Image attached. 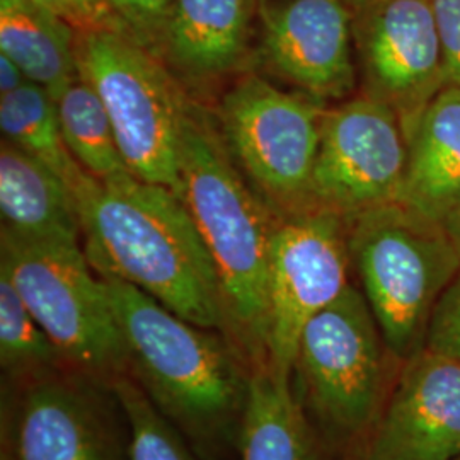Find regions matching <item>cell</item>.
<instances>
[{"mask_svg": "<svg viewBox=\"0 0 460 460\" xmlns=\"http://www.w3.org/2000/svg\"><path fill=\"white\" fill-rule=\"evenodd\" d=\"M70 188L84 252L101 279L133 285L182 319L226 334L212 256L174 190L132 172L98 180L84 169Z\"/></svg>", "mask_w": 460, "mask_h": 460, "instance_id": "obj_1", "label": "cell"}, {"mask_svg": "<svg viewBox=\"0 0 460 460\" xmlns=\"http://www.w3.org/2000/svg\"><path fill=\"white\" fill-rule=\"evenodd\" d=\"M130 377L205 459L237 444L252 370L229 338L197 326L125 281L102 279Z\"/></svg>", "mask_w": 460, "mask_h": 460, "instance_id": "obj_2", "label": "cell"}, {"mask_svg": "<svg viewBox=\"0 0 460 460\" xmlns=\"http://www.w3.org/2000/svg\"><path fill=\"white\" fill-rule=\"evenodd\" d=\"M220 283L226 336L251 370L270 365L268 260L279 215L230 157L214 113L190 96L182 121L180 188Z\"/></svg>", "mask_w": 460, "mask_h": 460, "instance_id": "obj_3", "label": "cell"}, {"mask_svg": "<svg viewBox=\"0 0 460 460\" xmlns=\"http://www.w3.org/2000/svg\"><path fill=\"white\" fill-rule=\"evenodd\" d=\"M401 365L362 290L351 283L307 323L296 345L290 385L331 457L362 459Z\"/></svg>", "mask_w": 460, "mask_h": 460, "instance_id": "obj_4", "label": "cell"}, {"mask_svg": "<svg viewBox=\"0 0 460 460\" xmlns=\"http://www.w3.org/2000/svg\"><path fill=\"white\" fill-rule=\"evenodd\" d=\"M351 266L395 358L425 349L431 314L460 273V249L444 222L387 203L346 220Z\"/></svg>", "mask_w": 460, "mask_h": 460, "instance_id": "obj_5", "label": "cell"}, {"mask_svg": "<svg viewBox=\"0 0 460 460\" xmlns=\"http://www.w3.org/2000/svg\"><path fill=\"white\" fill-rule=\"evenodd\" d=\"M0 273L11 279L72 370L106 384L130 376L123 332L83 243L2 229Z\"/></svg>", "mask_w": 460, "mask_h": 460, "instance_id": "obj_6", "label": "cell"}, {"mask_svg": "<svg viewBox=\"0 0 460 460\" xmlns=\"http://www.w3.org/2000/svg\"><path fill=\"white\" fill-rule=\"evenodd\" d=\"M75 60L106 108L128 171L178 191L190 99L181 84L154 51L119 30L77 31Z\"/></svg>", "mask_w": 460, "mask_h": 460, "instance_id": "obj_7", "label": "cell"}, {"mask_svg": "<svg viewBox=\"0 0 460 460\" xmlns=\"http://www.w3.org/2000/svg\"><path fill=\"white\" fill-rule=\"evenodd\" d=\"M328 104L239 74L215 110L220 137L252 190L279 215L311 205L314 165Z\"/></svg>", "mask_w": 460, "mask_h": 460, "instance_id": "obj_8", "label": "cell"}, {"mask_svg": "<svg viewBox=\"0 0 460 460\" xmlns=\"http://www.w3.org/2000/svg\"><path fill=\"white\" fill-rule=\"evenodd\" d=\"M348 226L340 215L305 208L279 215L268 260L270 365L290 382L300 334L349 285Z\"/></svg>", "mask_w": 460, "mask_h": 460, "instance_id": "obj_9", "label": "cell"}, {"mask_svg": "<svg viewBox=\"0 0 460 460\" xmlns=\"http://www.w3.org/2000/svg\"><path fill=\"white\" fill-rule=\"evenodd\" d=\"M408 144L393 108L367 94L328 106L314 165L311 205L345 220L401 201Z\"/></svg>", "mask_w": 460, "mask_h": 460, "instance_id": "obj_10", "label": "cell"}, {"mask_svg": "<svg viewBox=\"0 0 460 460\" xmlns=\"http://www.w3.org/2000/svg\"><path fill=\"white\" fill-rule=\"evenodd\" d=\"M17 389L7 431L17 460H132L128 416L111 384L68 368Z\"/></svg>", "mask_w": 460, "mask_h": 460, "instance_id": "obj_11", "label": "cell"}, {"mask_svg": "<svg viewBox=\"0 0 460 460\" xmlns=\"http://www.w3.org/2000/svg\"><path fill=\"white\" fill-rule=\"evenodd\" d=\"M353 34L362 93L393 108L402 128L445 89L433 0H363Z\"/></svg>", "mask_w": 460, "mask_h": 460, "instance_id": "obj_12", "label": "cell"}, {"mask_svg": "<svg viewBox=\"0 0 460 460\" xmlns=\"http://www.w3.org/2000/svg\"><path fill=\"white\" fill-rule=\"evenodd\" d=\"M345 0H285L263 11L264 68L324 104L351 98L358 81Z\"/></svg>", "mask_w": 460, "mask_h": 460, "instance_id": "obj_13", "label": "cell"}, {"mask_svg": "<svg viewBox=\"0 0 460 460\" xmlns=\"http://www.w3.org/2000/svg\"><path fill=\"white\" fill-rule=\"evenodd\" d=\"M460 456V363L421 349L401 365L360 460Z\"/></svg>", "mask_w": 460, "mask_h": 460, "instance_id": "obj_14", "label": "cell"}, {"mask_svg": "<svg viewBox=\"0 0 460 460\" xmlns=\"http://www.w3.org/2000/svg\"><path fill=\"white\" fill-rule=\"evenodd\" d=\"M254 0H172L154 53L186 93L246 66Z\"/></svg>", "mask_w": 460, "mask_h": 460, "instance_id": "obj_15", "label": "cell"}, {"mask_svg": "<svg viewBox=\"0 0 460 460\" xmlns=\"http://www.w3.org/2000/svg\"><path fill=\"white\" fill-rule=\"evenodd\" d=\"M401 201L444 222L460 205V87L447 85L404 127Z\"/></svg>", "mask_w": 460, "mask_h": 460, "instance_id": "obj_16", "label": "cell"}, {"mask_svg": "<svg viewBox=\"0 0 460 460\" xmlns=\"http://www.w3.org/2000/svg\"><path fill=\"white\" fill-rule=\"evenodd\" d=\"M2 229L26 237L83 243L77 201L66 178L45 161L2 138Z\"/></svg>", "mask_w": 460, "mask_h": 460, "instance_id": "obj_17", "label": "cell"}, {"mask_svg": "<svg viewBox=\"0 0 460 460\" xmlns=\"http://www.w3.org/2000/svg\"><path fill=\"white\" fill-rule=\"evenodd\" d=\"M237 447L241 460H329L288 380L252 370Z\"/></svg>", "mask_w": 460, "mask_h": 460, "instance_id": "obj_18", "label": "cell"}, {"mask_svg": "<svg viewBox=\"0 0 460 460\" xmlns=\"http://www.w3.org/2000/svg\"><path fill=\"white\" fill-rule=\"evenodd\" d=\"M77 31L34 0H0V53L53 98L79 75Z\"/></svg>", "mask_w": 460, "mask_h": 460, "instance_id": "obj_19", "label": "cell"}, {"mask_svg": "<svg viewBox=\"0 0 460 460\" xmlns=\"http://www.w3.org/2000/svg\"><path fill=\"white\" fill-rule=\"evenodd\" d=\"M55 102L66 150L81 169L98 180L130 172L111 119L91 84L77 75L58 93Z\"/></svg>", "mask_w": 460, "mask_h": 460, "instance_id": "obj_20", "label": "cell"}, {"mask_svg": "<svg viewBox=\"0 0 460 460\" xmlns=\"http://www.w3.org/2000/svg\"><path fill=\"white\" fill-rule=\"evenodd\" d=\"M2 138L45 161L70 184L81 165L66 150L57 102L49 91L38 84H24L13 93L0 94Z\"/></svg>", "mask_w": 460, "mask_h": 460, "instance_id": "obj_21", "label": "cell"}, {"mask_svg": "<svg viewBox=\"0 0 460 460\" xmlns=\"http://www.w3.org/2000/svg\"><path fill=\"white\" fill-rule=\"evenodd\" d=\"M0 365L17 385L68 370L64 357L38 324L17 294L14 285L0 273ZM72 370V368H70Z\"/></svg>", "mask_w": 460, "mask_h": 460, "instance_id": "obj_22", "label": "cell"}, {"mask_svg": "<svg viewBox=\"0 0 460 460\" xmlns=\"http://www.w3.org/2000/svg\"><path fill=\"white\" fill-rule=\"evenodd\" d=\"M132 431V460H199L197 450L172 427L130 376L113 384Z\"/></svg>", "mask_w": 460, "mask_h": 460, "instance_id": "obj_23", "label": "cell"}, {"mask_svg": "<svg viewBox=\"0 0 460 460\" xmlns=\"http://www.w3.org/2000/svg\"><path fill=\"white\" fill-rule=\"evenodd\" d=\"M425 349L460 363V273L447 287L431 314Z\"/></svg>", "mask_w": 460, "mask_h": 460, "instance_id": "obj_24", "label": "cell"}, {"mask_svg": "<svg viewBox=\"0 0 460 460\" xmlns=\"http://www.w3.org/2000/svg\"><path fill=\"white\" fill-rule=\"evenodd\" d=\"M115 16L146 49L154 51L172 0H106Z\"/></svg>", "mask_w": 460, "mask_h": 460, "instance_id": "obj_25", "label": "cell"}, {"mask_svg": "<svg viewBox=\"0 0 460 460\" xmlns=\"http://www.w3.org/2000/svg\"><path fill=\"white\" fill-rule=\"evenodd\" d=\"M53 14L62 17L75 31L119 30L125 26L115 16L106 0H34Z\"/></svg>", "mask_w": 460, "mask_h": 460, "instance_id": "obj_26", "label": "cell"}, {"mask_svg": "<svg viewBox=\"0 0 460 460\" xmlns=\"http://www.w3.org/2000/svg\"><path fill=\"white\" fill-rule=\"evenodd\" d=\"M448 85L460 87V0H433Z\"/></svg>", "mask_w": 460, "mask_h": 460, "instance_id": "obj_27", "label": "cell"}, {"mask_svg": "<svg viewBox=\"0 0 460 460\" xmlns=\"http://www.w3.org/2000/svg\"><path fill=\"white\" fill-rule=\"evenodd\" d=\"M30 83L21 66L14 64L9 57L0 53V94L13 93L24 84Z\"/></svg>", "mask_w": 460, "mask_h": 460, "instance_id": "obj_28", "label": "cell"}, {"mask_svg": "<svg viewBox=\"0 0 460 460\" xmlns=\"http://www.w3.org/2000/svg\"><path fill=\"white\" fill-rule=\"evenodd\" d=\"M444 224L445 227L450 232V235L454 237L456 244H457L460 249V205L452 214L445 218Z\"/></svg>", "mask_w": 460, "mask_h": 460, "instance_id": "obj_29", "label": "cell"}, {"mask_svg": "<svg viewBox=\"0 0 460 460\" xmlns=\"http://www.w3.org/2000/svg\"><path fill=\"white\" fill-rule=\"evenodd\" d=\"M0 460H17L14 452H13V448H11V445H9V442H5V440H2Z\"/></svg>", "mask_w": 460, "mask_h": 460, "instance_id": "obj_30", "label": "cell"}, {"mask_svg": "<svg viewBox=\"0 0 460 460\" xmlns=\"http://www.w3.org/2000/svg\"><path fill=\"white\" fill-rule=\"evenodd\" d=\"M357 2H358V4H360V2H363V0H357Z\"/></svg>", "mask_w": 460, "mask_h": 460, "instance_id": "obj_31", "label": "cell"}, {"mask_svg": "<svg viewBox=\"0 0 460 460\" xmlns=\"http://www.w3.org/2000/svg\"><path fill=\"white\" fill-rule=\"evenodd\" d=\"M454 460H460V456H459V457H457V459H454Z\"/></svg>", "mask_w": 460, "mask_h": 460, "instance_id": "obj_32", "label": "cell"}]
</instances>
